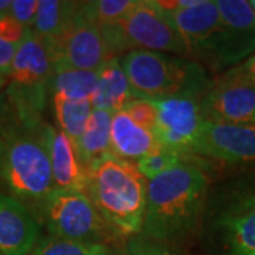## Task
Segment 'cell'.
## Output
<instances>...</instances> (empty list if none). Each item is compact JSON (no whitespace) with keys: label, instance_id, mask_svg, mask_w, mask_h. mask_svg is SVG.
Here are the masks:
<instances>
[{"label":"cell","instance_id":"1","mask_svg":"<svg viewBox=\"0 0 255 255\" xmlns=\"http://www.w3.org/2000/svg\"><path fill=\"white\" fill-rule=\"evenodd\" d=\"M210 180L199 164L183 162L147 182L142 236L169 246L201 227Z\"/></svg>","mask_w":255,"mask_h":255},{"label":"cell","instance_id":"2","mask_svg":"<svg viewBox=\"0 0 255 255\" xmlns=\"http://www.w3.org/2000/svg\"><path fill=\"white\" fill-rule=\"evenodd\" d=\"M85 193L115 234L142 233L147 180L136 163L112 153L102 157L87 172Z\"/></svg>","mask_w":255,"mask_h":255},{"label":"cell","instance_id":"3","mask_svg":"<svg viewBox=\"0 0 255 255\" xmlns=\"http://www.w3.org/2000/svg\"><path fill=\"white\" fill-rule=\"evenodd\" d=\"M163 14L182 37L189 55L199 57L216 70H230L255 54V34L228 27L216 1L200 0L193 7Z\"/></svg>","mask_w":255,"mask_h":255},{"label":"cell","instance_id":"4","mask_svg":"<svg viewBox=\"0 0 255 255\" xmlns=\"http://www.w3.org/2000/svg\"><path fill=\"white\" fill-rule=\"evenodd\" d=\"M119 61L135 98L140 100L201 98L214 85L203 65L190 58L149 50H133L122 55Z\"/></svg>","mask_w":255,"mask_h":255},{"label":"cell","instance_id":"5","mask_svg":"<svg viewBox=\"0 0 255 255\" xmlns=\"http://www.w3.org/2000/svg\"><path fill=\"white\" fill-rule=\"evenodd\" d=\"M0 184L21 203L38 204L54 189L40 128L31 130L14 122L0 132Z\"/></svg>","mask_w":255,"mask_h":255},{"label":"cell","instance_id":"6","mask_svg":"<svg viewBox=\"0 0 255 255\" xmlns=\"http://www.w3.org/2000/svg\"><path fill=\"white\" fill-rule=\"evenodd\" d=\"M201 227L221 255H255V179L210 194Z\"/></svg>","mask_w":255,"mask_h":255},{"label":"cell","instance_id":"7","mask_svg":"<svg viewBox=\"0 0 255 255\" xmlns=\"http://www.w3.org/2000/svg\"><path fill=\"white\" fill-rule=\"evenodd\" d=\"M54 64L47 44L30 28L20 43L4 95L18 125L38 129L43 122Z\"/></svg>","mask_w":255,"mask_h":255},{"label":"cell","instance_id":"8","mask_svg":"<svg viewBox=\"0 0 255 255\" xmlns=\"http://www.w3.org/2000/svg\"><path fill=\"white\" fill-rule=\"evenodd\" d=\"M98 28L114 58L121 53L127 54L133 50L189 55L182 37L157 7L155 0H136L122 20Z\"/></svg>","mask_w":255,"mask_h":255},{"label":"cell","instance_id":"9","mask_svg":"<svg viewBox=\"0 0 255 255\" xmlns=\"http://www.w3.org/2000/svg\"><path fill=\"white\" fill-rule=\"evenodd\" d=\"M40 207L51 237L104 244L115 234L85 191L53 189Z\"/></svg>","mask_w":255,"mask_h":255},{"label":"cell","instance_id":"10","mask_svg":"<svg viewBox=\"0 0 255 255\" xmlns=\"http://www.w3.org/2000/svg\"><path fill=\"white\" fill-rule=\"evenodd\" d=\"M47 47L53 58L54 70L100 71L104 64L114 58L100 28L84 20L80 11H77L73 24Z\"/></svg>","mask_w":255,"mask_h":255},{"label":"cell","instance_id":"11","mask_svg":"<svg viewBox=\"0 0 255 255\" xmlns=\"http://www.w3.org/2000/svg\"><path fill=\"white\" fill-rule=\"evenodd\" d=\"M200 100L197 97H172L153 101L157 110L153 133L159 146L182 155L194 153L204 124Z\"/></svg>","mask_w":255,"mask_h":255},{"label":"cell","instance_id":"12","mask_svg":"<svg viewBox=\"0 0 255 255\" xmlns=\"http://www.w3.org/2000/svg\"><path fill=\"white\" fill-rule=\"evenodd\" d=\"M194 153L230 164L255 163V125L204 121Z\"/></svg>","mask_w":255,"mask_h":255},{"label":"cell","instance_id":"13","mask_svg":"<svg viewBox=\"0 0 255 255\" xmlns=\"http://www.w3.org/2000/svg\"><path fill=\"white\" fill-rule=\"evenodd\" d=\"M204 121L231 125H255V87L217 81L200 100Z\"/></svg>","mask_w":255,"mask_h":255},{"label":"cell","instance_id":"14","mask_svg":"<svg viewBox=\"0 0 255 255\" xmlns=\"http://www.w3.org/2000/svg\"><path fill=\"white\" fill-rule=\"evenodd\" d=\"M40 226L24 203L0 193V255H28L38 244Z\"/></svg>","mask_w":255,"mask_h":255},{"label":"cell","instance_id":"15","mask_svg":"<svg viewBox=\"0 0 255 255\" xmlns=\"http://www.w3.org/2000/svg\"><path fill=\"white\" fill-rule=\"evenodd\" d=\"M40 135L48 153L54 189L85 191L87 170L82 166L77 149L63 130L43 124Z\"/></svg>","mask_w":255,"mask_h":255},{"label":"cell","instance_id":"16","mask_svg":"<svg viewBox=\"0 0 255 255\" xmlns=\"http://www.w3.org/2000/svg\"><path fill=\"white\" fill-rule=\"evenodd\" d=\"M159 146L153 132L139 127L125 111L112 115L111 152L127 160H139Z\"/></svg>","mask_w":255,"mask_h":255},{"label":"cell","instance_id":"17","mask_svg":"<svg viewBox=\"0 0 255 255\" xmlns=\"http://www.w3.org/2000/svg\"><path fill=\"white\" fill-rule=\"evenodd\" d=\"M133 100L136 98L118 57L104 64L98 71L97 88L91 98L94 110L107 111L114 115Z\"/></svg>","mask_w":255,"mask_h":255},{"label":"cell","instance_id":"18","mask_svg":"<svg viewBox=\"0 0 255 255\" xmlns=\"http://www.w3.org/2000/svg\"><path fill=\"white\" fill-rule=\"evenodd\" d=\"M111 121L112 114L94 110L81 139L75 145L82 166L88 172L92 164L111 155Z\"/></svg>","mask_w":255,"mask_h":255},{"label":"cell","instance_id":"19","mask_svg":"<svg viewBox=\"0 0 255 255\" xmlns=\"http://www.w3.org/2000/svg\"><path fill=\"white\" fill-rule=\"evenodd\" d=\"M77 11L78 1L41 0L38 1L36 21L30 30L46 44H50L73 24Z\"/></svg>","mask_w":255,"mask_h":255},{"label":"cell","instance_id":"20","mask_svg":"<svg viewBox=\"0 0 255 255\" xmlns=\"http://www.w3.org/2000/svg\"><path fill=\"white\" fill-rule=\"evenodd\" d=\"M50 97L60 130H63L75 146L81 139L94 111L92 102L90 100H70L60 94H51Z\"/></svg>","mask_w":255,"mask_h":255},{"label":"cell","instance_id":"21","mask_svg":"<svg viewBox=\"0 0 255 255\" xmlns=\"http://www.w3.org/2000/svg\"><path fill=\"white\" fill-rule=\"evenodd\" d=\"M98 71H84L73 68L54 70L50 95L60 94L70 100H90L97 88Z\"/></svg>","mask_w":255,"mask_h":255},{"label":"cell","instance_id":"22","mask_svg":"<svg viewBox=\"0 0 255 255\" xmlns=\"http://www.w3.org/2000/svg\"><path fill=\"white\" fill-rule=\"evenodd\" d=\"M136 0H94L80 1L78 11L84 20L97 27H105L127 16Z\"/></svg>","mask_w":255,"mask_h":255},{"label":"cell","instance_id":"23","mask_svg":"<svg viewBox=\"0 0 255 255\" xmlns=\"http://www.w3.org/2000/svg\"><path fill=\"white\" fill-rule=\"evenodd\" d=\"M31 255H111V253L105 244L73 241L50 236L37 244Z\"/></svg>","mask_w":255,"mask_h":255},{"label":"cell","instance_id":"24","mask_svg":"<svg viewBox=\"0 0 255 255\" xmlns=\"http://www.w3.org/2000/svg\"><path fill=\"white\" fill-rule=\"evenodd\" d=\"M220 16L228 27L255 34V10L247 0H216Z\"/></svg>","mask_w":255,"mask_h":255},{"label":"cell","instance_id":"25","mask_svg":"<svg viewBox=\"0 0 255 255\" xmlns=\"http://www.w3.org/2000/svg\"><path fill=\"white\" fill-rule=\"evenodd\" d=\"M183 162H184V155L162 147V146H157L155 150H152L150 153L139 159L136 164L139 172L143 174L146 180L149 182Z\"/></svg>","mask_w":255,"mask_h":255},{"label":"cell","instance_id":"26","mask_svg":"<svg viewBox=\"0 0 255 255\" xmlns=\"http://www.w3.org/2000/svg\"><path fill=\"white\" fill-rule=\"evenodd\" d=\"M124 111L139 127L145 128L150 132H155L156 124H157V110L153 101L136 98V100L130 101L124 108Z\"/></svg>","mask_w":255,"mask_h":255},{"label":"cell","instance_id":"27","mask_svg":"<svg viewBox=\"0 0 255 255\" xmlns=\"http://www.w3.org/2000/svg\"><path fill=\"white\" fill-rule=\"evenodd\" d=\"M127 255H180L169 246L156 243L142 234L132 237L125 247Z\"/></svg>","mask_w":255,"mask_h":255},{"label":"cell","instance_id":"28","mask_svg":"<svg viewBox=\"0 0 255 255\" xmlns=\"http://www.w3.org/2000/svg\"><path fill=\"white\" fill-rule=\"evenodd\" d=\"M220 81L238 82V84L255 87V54L250 55L236 67L227 70L221 75Z\"/></svg>","mask_w":255,"mask_h":255},{"label":"cell","instance_id":"29","mask_svg":"<svg viewBox=\"0 0 255 255\" xmlns=\"http://www.w3.org/2000/svg\"><path fill=\"white\" fill-rule=\"evenodd\" d=\"M27 30L28 28L20 24L9 11L0 14V38L18 46L23 41Z\"/></svg>","mask_w":255,"mask_h":255},{"label":"cell","instance_id":"30","mask_svg":"<svg viewBox=\"0 0 255 255\" xmlns=\"http://www.w3.org/2000/svg\"><path fill=\"white\" fill-rule=\"evenodd\" d=\"M38 0H14L11 1L9 13L26 28H31L36 21Z\"/></svg>","mask_w":255,"mask_h":255},{"label":"cell","instance_id":"31","mask_svg":"<svg viewBox=\"0 0 255 255\" xmlns=\"http://www.w3.org/2000/svg\"><path fill=\"white\" fill-rule=\"evenodd\" d=\"M20 46V44H18ZM18 46L0 38V90L6 87Z\"/></svg>","mask_w":255,"mask_h":255},{"label":"cell","instance_id":"32","mask_svg":"<svg viewBox=\"0 0 255 255\" xmlns=\"http://www.w3.org/2000/svg\"><path fill=\"white\" fill-rule=\"evenodd\" d=\"M14 122H17V121L11 111L9 101L6 98V95L0 91V132L4 130L10 125H13Z\"/></svg>","mask_w":255,"mask_h":255},{"label":"cell","instance_id":"33","mask_svg":"<svg viewBox=\"0 0 255 255\" xmlns=\"http://www.w3.org/2000/svg\"><path fill=\"white\" fill-rule=\"evenodd\" d=\"M250 4H251V7L255 10V0H250Z\"/></svg>","mask_w":255,"mask_h":255}]
</instances>
